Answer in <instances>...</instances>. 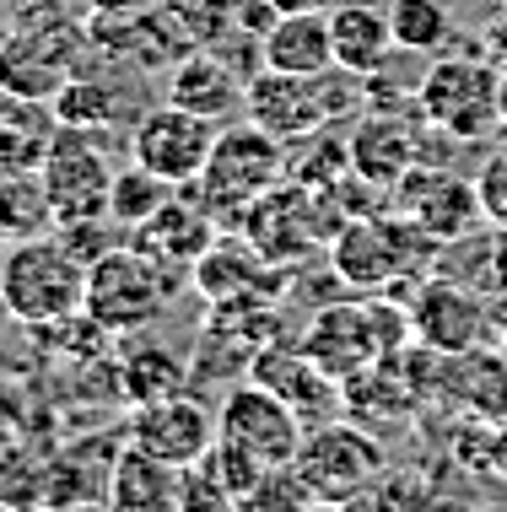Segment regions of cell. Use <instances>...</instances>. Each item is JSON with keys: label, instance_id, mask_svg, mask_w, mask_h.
<instances>
[{"label": "cell", "instance_id": "obj_1", "mask_svg": "<svg viewBox=\"0 0 507 512\" xmlns=\"http://www.w3.org/2000/svg\"><path fill=\"white\" fill-rule=\"evenodd\" d=\"M87 17H76L65 0H27L17 6L11 38L0 49V87L33 103H54V92L92 60Z\"/></svg>", "mask_w": 507, "mask_h": 512}, {"label": "cell", "instance_id": "obj_2", "mask_svg": "<svg viewBox=\"0 0 507 512\" xmlns=\"http://www.w3.org/2000/svg\"><path fill=\"white\" fill-rule=\"evenodd\" d=\"M286 178V141H276L259 124H222L211 141V157H205L195 189V200L216 216V227H238L243 211L265 195L270 184Z\"/></svg>", "mask_w": 507, "mask_h": 512}, {"label": "cell", "instance_id": "obj_3", "mask_svg": "<svg viewBox=\"0 0 507 512\" xmlns=\"http://www.w3.org/2000/svg\"><path fill=\"white\" fill-rule=\"evenodd\" d=\"M292 469L303 475L313 507H351L378 491V480L389 475V453L367 426H356L351 415H335V421L303 432Z\"/></svg>", "mask_w": 507, "mask_h": 512}, {"label": "cell", "instance_id": "obj_4", "mask_svg": "<svg viewBox=\"0 0 507 512\" xmlns=\"http://www.w3.org/2000/svg\"><path fill=\"white\" fill-rule=\"evenodd\" d=\"M81 297H87V265L60 243V232L22 238L6 248V259H0V308L17 324L27 329L54 324V318L76 313Z\"/></svg>", "mask_w": 507, "mask_h": 512}, {"label": "cell", "instance_id": "obj_5", "mask_svg": "<svg viewBox=\"0 0 507 512\" xmlns=\"http://www.w3.org/2000/svg\"><path fill=\"white\" fill-rule=\"evenodd\" d=\"M340 221H346V211L330 200V189H308V184H297V178H281V184H270L265 195L243 211L238 232L265 259L297 265V259H313L319 248H330Z\"/></svg>", "mask_w": 507, "mask_h": 512}, {"label": "cell", "instance_id": "obj_6", "mask_svg": "<svg viewBox=\"0 0 507 512\" xmlns=\"http://www.w3.org/2000/svg\"><path fill=\"white\" fill-rule=\"evenodd\" d=\"M497 92L502 76L475 49L437 54L416 81V114L427 119V130H443L448 141L470 146L497 130Z\"/></svg>", "mask_w": 507, "mask_h": 512}, {"label": "cell", "instance_id": "obj_7", "mask_svg": "<svg viewBox=\"0 0 507 512\" xmlns=\"http://www.w3.org/2000/svg\"><path fill=\"white\" fill-rule=\"evenodd\" d=\"M416 243H427V232L410 216H346L340 232L330 238V265L346 292H400L416 275ZM437 243V238H432Z\"/></svg>", "mask_w": 507, "mask_h": 512}, {"label": "cell", "instance_id": "obj_8", "mask_svg": "<svg viewBox=\"0 0 507 512\" xmlns=\"http://www.w3.org/2000/svg\"><path fill=\"white\" fill-rule=\"evenodd\" d=\"M173 286H178V275H168L157 259H146L141 248L119 243L87 265V297H81V308L98 318L108 335H141V329H152L162 318Z\"/></svg>", "mask_w": 507, "mask_h": 512}, {"label": "cell", "instance_id": "obj_9", "mask_svg": "<svg viewBox=\"0 0 507 512\" xmlns=\"http://www.w3.org/2000/svg\"><path fill=\"white\" fill-rule=\"evenodd\" d=\"M114 173L119 168L108 162L98 135L60 124L54 141H49L44 168H38V178H44V189H49V205H54V227H65V221H87V216H108Z\"/></svg>", "mask_w": 507, "mask_h": 512}, {"label": "cell", "instance_id": "obj_10", "mask_svg": "<svg viewBox=\"0 0 507 512\" xmlns=\"http://www.w3.org/2000/svg\"><path fill=\"white\" fill-rule=\"evenodd\" d=\"M216 130H222L216 119H200V114H189V108L162 98L157 108H141V119L130 124V162H141L146 173H157V178L184 189L200 178Z\"/></svg>", "mask_w": 507, "mask_h": 512}, {"label": "cell", "instance_id": "obj_11", "mask_svg": "<svg viewBox=\"0 0 507 512\" xmlns=\"http://www.w3.org/2000/svg\"><path fill=\"white\" fill-rule=\"evenodd\" d=\"M303 432L308 426L297 421V410L254 378L227 383L222 405H216V437L249 448L259 464H292L303 448Z\"/></svg>", "mask_w": 507, "mask_h": 512}, {"label": "cell", "instance_id": "obj_12", "mask_svg": "<svg viewBox=\"0 0 507 512\" xmlns=\"http://www.w3.org/2000/svg\"><path fill=\"white\" fill-rule=\"evenodd\" d=\"M405 308H410V335L443 356L475 351L491 335L486 292H475L464 281H448V275H421L416 292L405 297Z\"/></svg>", "mask_w": 507, "mask_h": 512}, {"label": "cell", "instance_id": "obj_13", "mask_svg": "<svg viewBox=\"0 0 507 512\" xmlns=\"http://www.w3.org/2000/svg\"><path fill=\"white\" fill-rule=\"evenodd\" d=\"M125 442L135 448L157 453L162 464L173 469H189L195 459H205L216 442V410L195 394H168V399H152V405H130L125 415Z\"/></svg>", "mask_w": 507, "mask_h": 512}, {"label": "cell", "instance_id": "obj_14", "mask_svg": "<svg viewBox=\"0 0 507 512\" xmlns=\"http://www.w3.org/2000/svg\"><path fill=\"white\" fill-rule=\"evenodd\" d=\"M249 378L265 383L276 399H286L303 426H324L335 415H346V405H340V378H330L297 340H281V335L265 340L249 356Z\"/></svg>", "mask_w": 507, "mask_h": 512}, {"label": "cell", "instance_id": "obj_15", "mask_svg": "<svg viewBox=\"0 0 507 512\" xmlns=\"http://www.w3.org/2000/svg\"><path fill=\"white\" fill-rule=\"evenodd\" d=\"M125 71H130L125 60L92 54V60L54 92V119L71 124V130H87V135H114V130H125V124H135L141 119V98H135Z\"/></svg>", "mask_w": 507, "mask_h": 512}, {"label": "cell", "instance_id": "obj_16", "mask_svg": "<svg viewBox=\"0 0 507 512\" xmlns=\"http://www.w3.org/2000/svg\"><path fill=\"white\" fill-rule=\"evenodd\" d=\"M389 205L400 216H410L427 238L448 243L459 232L481 227V200H475V178H459L448 168H432V162H416L400 184L389 189Z\"/></svg>", "mask_w": 507, "mask_h": 512}, {"label": "cell", "instance_id": "obj_17", "mask_svg": "<svg viewBox=\"0 0 507 512\" xmlns=\"http://www.w3.org/2000/svg\"><path fill=\"white\" fill-rule=\"evenodd\" d=\"M303 351L319 362L330 378L346 383L351 372L373 367L383 356V335H378V318H373V302L367 297H335V302H319L303 329Z\"/></svg>", "mask_w": 507, "mask_h": 512}, {"label": "cell", "instance_id": "obj_18", "mask_svg": "<svg viewBox=\"0 0 507 512\" xmlns=\"http://www.w3.org/2000/svg\"><path fill=\"white\" fill-rule=\"evenodd\" d=\"M189 281H195V292L205 302H227V297H281L292 286V275H286V265L259 254L238 227H222L211 238V248L195 259Z\"/></svg>", "mask_w": 507, "mask_h": 512}, {"label": "cell", "instance_id": "obj_19", "mask_svg": "<svg viewBox=\"0 0 507 512\" xmlns=\"http://www.w3.org/2000/svg\"><path fill=\"white\" fill-rule=\"evenodd\" d=\"M421 130H427V119L416 108L410 114H400V108H362L356 130L346 135L351 173H362L378 189H394L421 162Z\"/></svg>", "mask_w": 507, "mask_h": 512}, {"label": "cell", "instance_id": "obj_20", "mask_svg": "<svg viewBox=\"0 0 507 512\" xmlns=\"http://www.w3.org/2000/svg\"><path fill=\"white\" fill-rule=\"evenodd\" d=\"M216 232H222L216 216L205 211V205L195 200V189L184 184V189H173L141 227H130V248H141L146 259H157L168 275L184 281V270H195V259L211 248Z\"/></svg>", "mask_w": 507, "mask_h": 512}, {"label": "cell", "instance_id": "obj_21", "mask_svg": "<svg viewBox=\"0 0 507 512\" xmlns=\"http://www.w3.org/2000/svg\"><path fill=\"white\" fill-rule=\"evenodd\" d=\"M340 405H346V415H351L356 426L383 432V426L410 421V415L427 405V394H421L416 378H410L405 351H400V356H378L373 367L351 372V378L340 383Z\"/></svg>", "mask_w": 507, "mask_h": 512}, {"label": "cell", "instance_id": "obj_22", "mask_svg": "<svg viewBox=\"0 0 507 512\" xmlns=\"http://www.w3.org/2000/svg\"><path fill=\"white\" fill-rule=\"evenodd\" d=\"M443 394L448 405L464 410V421H502L507 415V356L502 351H459V356H437V383L432 399Z\"/></svg>", "mask_w": 507, "mask_h": 512}, {"label": "cell", "instance_id": "obj_23", "mask_svg": "<svg viewBox=\"0 0 507 512\" xmlns=\"http://www.w3.org/2000/svg\"><path fill=\"white\" fill-rule=\"evenodd\" d=\"M168 103L227 124L232 114H243V71L216 49H189L178 65H168Z\"/></svg>", "mask_w": 507, "mask_h": 512}, {"label": "cell", "instance_id": "obj_24", "mask_svg": "<svg viewBox=\"0 0 507 512\" xmlns=\"http://www.w3.org/2000/svg\"><path fill=\"white\" fill-rule=\"evenodd\" d=\"M259 65L286 76H319L335 65L330 11H276V22L259 38Z\"/></svg>", "mask_w": 507, "mask_h": 512}, {"label": "cell", "instance_id": "obj_25", "mask_svg": "<svg viewBox=\"0 0 507 512\" xmlns=\"http://www.w3.org/2000/svg\"><path fill=\"white\" fill-rule=\"evenodd\" d=\"M330 38H335V65L356 76H378L394 60V27L389 11L373 0H335L330 6Z\"/></svg>", "mask_w": 507, "mask_h": 512}, {"label": "cell", "instance_id": "obj_26", "mask_svg": "<svg viewBox=\"0 0 507 512\" xmlns=\"http://www.w3.org/2000/svg\"><path fill=\"white\" fill-rule=\"evenodd\" d=\"M178 475L184 469L162 464L157 453L119 442L114 469H108V507L119 512H173L178 507Z\"/></svg>", "mask_w": 507, "mask_h": 512}, {"label": "cell", "instance_id": "obj_27", "mask_svg": "<svg viewBox=\"0 0 507 512\" xmlns=\"http://www.w3.org/2000/svg\"><path fill=\"white\" fill-rule=\"evenodd\" d=\"M114 372H119V399L125 405H152V399L189 389V356H178L173 345H162L152 335H135L119 351Z\"/></svg>", "mask_w": 507, "mask_h": 512}, {"label": "cell", "instance_id": "obj_28", "mask_svg": "<svg viewBox=\"0 0 507 512\" xmlns=\"http://www.w3.org/2000/svg\"><path fill=\"white\" fill-rule=\"evenodd\" d=\"M60 130L54 103H33L0 87V173H22V168H44L49 141Z\"/></svg>", "mask_w": 507, "mask_h": 512}, {"label": "cell", "instance_id": "obj_29", "mask_svg": "<svg viewBox=\"0 0 507 512\" xmlns=\"http://www.w3.org/2000/svg\"><path fill=\"white\" fill-rule=\"evenodd\" d=\"M44 232H54V205L38 168L0 173V238L22 243V238H44Z\"/></svg>", "mask_w": 507, "mask_h": 512}, {"label": "cell", "instance_id": "obj_30", "mask_svg": "<svg viewBox=\"0 0 507 512\" xmlns=\"http://www.w3.org/2000/svg\"><path fill=\"white\" fill-rule=\"evenodd\" d=\"M389 27H394V49L405 54H437L454 38V11L448 0H389Z\"/></svg>", "mask_w": 507, "mask_h": 512}, {"label": "cell", "instance_id": "obj_31", "mask_svg": "<svg viewBox=\"0 0 507 512\" xmlns=\"http://www.w3.org/2000/svg\"><path fill=\"white\" fill-rule=\"evenodd\" d=\"M173 189H178V184H168V178H157V173H146L141 162H130V168L114 173V189H108V216H114L119 227H141V221L152 216L157 205L173 195Z\"/></svg>", "mask_w": 507, "mask_h": 512}, {"label": "cell", "instance_id": "obj_32", "mask_svg": "<svg viewBox=\"0 0 507 512\" xmlns=\"http://www.w3.org/2000/svg\"><path fill=\"white\" fill-rule=\"evenodd\" d=\"M475 200H481L486 227H507V146L491 151L475 173Z\"/></svg>", "mask_w": 507, "mask_h": 512}, {"label": "cell", "instance_id": "obj_33", "mask_svg": "<svg viewBox=\"0 0 507 512\" xmlns=\"http://www.w3.org/2000/svg\"><path fill=\"white\" fill-rule=\"evenodd\" d=\"M475 54L491 65L497 76H507V11H497L486 27H481V38H475Z\"/></svg>", "mask_w": 507, "mask_h": 512}, {"label": "cell", "instance_id": "obj_34", "mask_svg": "<svg viewBox=\"0 0 507 512\" xmlns=\"http://www.w3.org/2000/svg\"><path fill=\"white\" fill-rule=\"evenodd\" d=\"M486 297H507V227H491V265H486Z\"/></svg>", "mask_w": 507, "mask_h": 512}, {"label": "cell", "instance_id": "obj_35", "mask_svg": "<svg viewBox=\"0 0 507 512\" xmlns=\"http://www.w3.org/2000/svg\"><path fill=\"white\" fill-rule=\"evenodd\" d=\"M486 475L507 480V415H502V421H491V432H486Z\"/></svg>", "mask_w": 507, "mask_h": 512}, {"label": "cell", "instance_id": "obj_36", "mask_svg": "<svg viewBox=\"0 0 507 512\" xmlns=\"http://www.w3.org/2000/svg\"><path fill=\"white\" fill-rule=\"evenodd\" d=\"M276 11H330L335 0H270Z\"/></svg>", "mask_w": 507, "mask_h": 512}, {"label": "cell", "instance_id": "obj_37", "mask_svg": "<svg viewBox=\"0 0 507 512\" xmlns=\"http://www.w3.org/2000/svg\"><path fill=\"white\" fill-rule=\"evenodd\" d=\"M491 135L507 146V76H502V92H497V130H491Z\"/></svg>", "mask_w": 507, "mask_h": 512}, {"label": "cell", "instance_id": "obj_38", "mask_svg": "<svg viewBox=\"0 0 507 512\" xmlns=\"http://www.w3.org/2000/svg\"><path fill=\"white\" fill-rule=\"evenodd\" d=\"M11 22H17V6H6V0H0V49H6V38H11Z\"/></svg>", "mask_w": 507, "mask_h": 512}, {"label": "cell", "instance_id": "obj_39", "mask_svg": "<svg viewBox=\"0 0 507 512\" xmlns=\"http://www.w3.org/2000/svg\"><path fill=\"white\" fill-rule=\"evenodd\" d=\"M92 6H135V0H92Z\"/></svg>", "mask_w": 507, "mask_h": 512}, {"label": "cell", "instance_id": "obj_40", "mask_svg": "<svg viewBox=\"0 0 507 512\" xmlns=\"http://www.w3.org/2000/svg\"><path fill=\"white\" fill-rule=\"evenodd\" d=\"M497 351H502V356H507V329H502V340H497Z\"/></svg>", "mask_w": 507, "mask_h": 512}, {"label": "cell", "instance_id": "obj_41", "mask_svg": "<svg viewBox=\"0 0 507 512\" xmlns=\"http://www.w3.org/2000/svg\"><path fill=\"white\" fill-rule=\"evenodd\" d=\"M6 248H11V243H6V238H0V259H6Z\"/></svg>", "mask_w": 507, "mask_h": 512}, {"label": "cell", "instance_id": "obj_42", "mask_svg": "<svg viewBox=\"0 0 507 512\" xmlns=\"http://www.w3.org/2000/svg\"><path fill=\"white\" fill-rule=\"evenodd\" d=\"M502 11H507V0H502Z\"/></svg>", "mask_w": 507, "mask_h": 512}]
</instances>
